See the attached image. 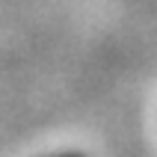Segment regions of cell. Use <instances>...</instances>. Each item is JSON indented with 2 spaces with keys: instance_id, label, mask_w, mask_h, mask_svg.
<instances>
[{
  "instance_id": "cell-1",
  "label": "cell",
  "mask_w": 157,
  "mask_h": 157,
  "mask_svg": "<svg viewBox=\"0 0 157 157\" xmlns=\"http://www.w3.org/2000/svg\"><path fill=\"white\" fill-rule=\"evenodd\" d=\"M53 157H83V154H53Z\"/></svg>"
}]
</instances>
